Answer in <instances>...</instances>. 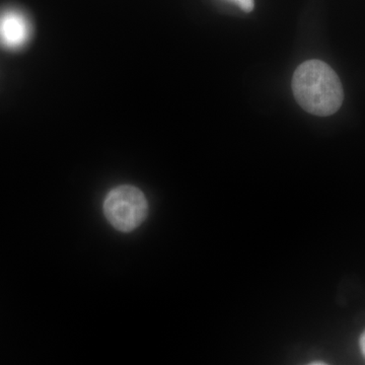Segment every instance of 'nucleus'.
<instances>
[{
  "label": "nucleus",
  "mask_w": 365,
  "mask_h": 365,
  "mask_svg": "<svg viewBox=\"0 0 365 365\" xmlns=\"http://www.w3.org/2000/svg\"><path fill=\"white\" fill-rule=\"evenodd\" d=\"M228 1L234 2L237 6H240L245 13H251L253 11L255 6V0H228Z\"/></svg>",
  "instance_id": "nucleus-4"
},
{
  "label": "nucleus",
  "mask_w": 365,
  "mask_h": 365,
  "mask_svg": "<svg viewBox=\"0 0 365 365\" xmlns=\"http://www.w3.org/2000/svg\"><path fill=\"white\" fill-rule=\"evenodd\" d=\"M360 349H361L362 353L365 356V331L362 333L361 337H360L359 340Z\"/></svg>",
  "instance_id": "nucleus-5"
},
{
  "label": "nucleus",
  "mask_w": 365,
  "mask_h": 365,
  "mask_svg": "<svg viewBox=\"0 0 365 365\" xmlns=\"http://www.w3.org/2000/svg\"><path fill=\"white\" fill-rule=\"evenodd\" d=\"M30 35V23L21 11L9 9L0 14V42L4 47L18 49Z\"/></svg>",
  "instance_id": "nucleus-3"
},
{
  "label": "nucleus",
  "mask_w": 365,
  "mask_h": 365,
  "mask_svg": "<svg viewBox=\"0 0 365 365\" xmlns=\"http://www.w3.org/2000/svg\"><path fill=\"white\" fill-rule=\"evenodd\" d=\"M292 91L300 107L316 116H331L342 106V83L332 67L321 60H309L297 67Z\"/></svg>",
  "instance_id": "nucleus-1"
},
{
  "label": "nucleus",
  "mask_w": 365,
  "mask_h": 365,
  "mask_svg": "<svg viewBox=\"0 0 365 365\" xmlns=\"http://www.w3.org/2000/svg\"><path fill=\"white\" fill-rule=\"evenodd\" d=\"M106 217L120 232L135 230L145 220L148 204L136 187L123 185L111 190L104 202Z\"/></svg>",
  "instance_id": "nucleus-2"
}]
</instances>
